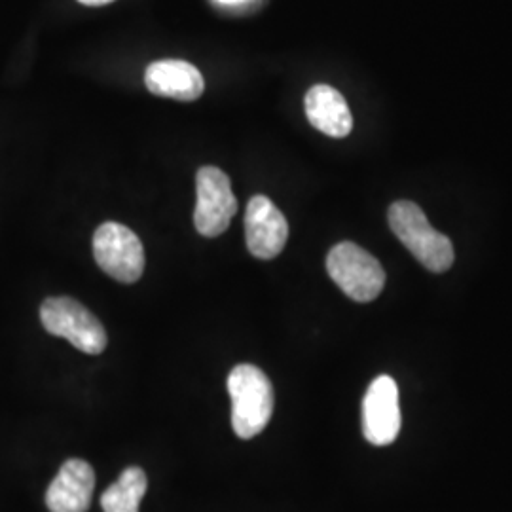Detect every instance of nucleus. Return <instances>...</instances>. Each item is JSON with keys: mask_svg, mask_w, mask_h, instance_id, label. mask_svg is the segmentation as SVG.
Wrapping results in <instances>:
<instances>
[{"mask_svg": "<svg viewBox=\"0 0 512 512\" xmlns=\"http://www.w3.org/2000/svg\"><path fill=\"white\" fill-rule=\"evenodd\" d=\"M232 399V427L239 439L260 435L274 414V387L255 365H238L228 376Z\"/></svg>", "mask_w": 512, "mask_h": 512, "instance_id": "obj_1", "label": "nucleus"}, {"mask_svg": "<svg viewBox=\"0 0 512 512\" xmlns=\"http://www.w3.org/2000/svg\"><path fill=\"white\" fill-rule=\"evenodd\" d=\"M387 219L393 234L429 272L442 274L454 264L452 241L429 224L416 203L408 200L393 203Z\"/></svg>", "mask_w": 512, "mask_h": 512, "instance_id": "obj_2", "label": "nucleus"}, {"mask_svg": "<svg viewBox=\"0 0 512 512\" xmlns=\"http://www.w3.org/2000/svg\"><path fill=\"white\" fill-rule=\"evenodd\" d=\"M40 319L52 336L69 340L74 348L88 355H99L107 348L105 327L92 311L74 298L55 296L44 300Z\"/></svg>", "mask_w": 512, "mask_h": 512, "instance_id": "obj_3", "label": "nucleus"}, {"mask_svg": "<svg viewBox=\"0 0 512 512\" xmlns=\"http://www.w3.org/2000/svg\"><path fill=\"white\" fill-rule=\"evenodd\" d=\"M327 270L332 281L355 302H370L384 291L382 264L351 241H342L330 249Z\"/></svg>", "mask_w": 512, "mask_h": 512, "instance_id": "obj_4", "label": "nucleus"}, {"mask_svg": "<svg viewBox=\"0 0 512 512\" xmlns=\"http://www.w3.org/2000/svg\"><path fill=\"white\" fill-rule=\"evenodd\" d=\"M93 255L97 266L120 283H135L145 272V247L128 226L105 222L95 230Z\"/></svg>", "mask_w": 512, "mask_h": 512, "instance_id": "obj_5", "label": "nucleus"}, {"mask_svg": "<svg viewBox=\"0 0 512 512\" xmlns=\"http://www.w3.org/2000/svg\"><path fill=\"white\" fill-rule=\"evenodd\" d=\"M196 230L205 238L224 234L238 213V200L232 192L230 177L213 165H205L196 175Z\"/></svg>", "mask_w": 512, "mask_h": 512, "instance_id": "obj_6", "label": "nucleus"}, {"mask_svg": "<svg viewBox=\"0 0 512 512\" xmlns=\"http://www.w3.org/2000/svg\"><path fill=\"white\" fill-rule=\"evenodd\" d=\"M399 387L391 376H378L363 401V433L374 446H387L401 433Z\"/></svg>", "mask_w": 512, "mask_h": 512, "instance_id": "obj_7", "label": "nucleus"}, {"mask_svg": "<svg viewBox=\"0 0 512 512\" xmlns=\"http://www.w3.org/2000/svg\"><path fill=\"white\" fill-rule=\"evenodd\" d=\"M245 239L249 253L260 260H272L285 249L289 224L270 198H251L245 213Z\"/></svg>", "mask_w": 512, "mask_h": 512, "instance_id": "obj_8", "label": "nucleus"}, {"mask_svg": "<svg viewBox=\"0 0 512 512\" xmlns=\"http://www.w3.org/2000/svg\"><path fill=\"white\" fill-rule=\"evenodd\" d=\"M95 490L93 467L84 459L63 463L46 492L50 512H88Z\"/></svg>", "mask_w": 512, "mask_h": 512, "instance_id": "obj_9", "label": "nucleus"}, {"mask_svg": "<svg viewBox=\"0 0 512 512\" xmlns=\"http://www.w3.org/2000/svg\"><path fill=\"white\" fill-rule=\"evenodd\" d=\"M148 92L177 101H196L205 90V80L198 67L183 59H160L148 65L145 73Z\"/></svg>", "mask_w": 512, "mask_h": 512, "instance_id": "obj_10", "label": "nucleus"}, {"mask_svg": "<svg viewBox=\"0 0 512 512\" xmlns=\"http://www.w3.org/2000/svg\"><path fill=\"white\" fill-rule=\"evenodd\" d=\"M306 116L311 126L332 139H344L353 129V116L344 95L327 84H317L306 93Z\"/></svg>", "mask_w": 512, "mask_h": 512, "instance_id": "obj_11", "label": "nucleus"}, {"mask_svg": "<svg viewBox=\"0 0 512 512\" xmlns=\"http://www.w3.org/2000/svg\"><path fill=\"white\" fill-rule=\"evenodd\" d=\"M147 488L145 471L141 467H128L101 495V507L105 512H139Z\"/></svg>", "mask_w": 512, "mask_h": 512, "instance_id": "obj_12", "label": "nucleus"}, {"mask_svg": "<svg viewBox=\"0 0 512 512\" xmlns=\"http://www.w3.org/2000/svg\"><path fill=\"white\" fill-rule=\"evenodd\" d=\"M78 2L86 4V6H105V4H110L114 0H78Z\"/></svg>", "mask_w": 512, "mask_h": 512, "instance_id": "obj_13", "label": "nucleus"}, {"mask_svg": "<svg viewBox=\"0 0 512 512\" xmlns=\"http://www.w3.org/2000/svg\"><path fill=\"white\" fill-rule=\"evenodd\" d=\"M220 4H228V6H234V4H241V2H247V0H219Z\"/></svg>", "mask_w": 512, "mask_h": 512, "instance_id": "obj_14", "label": "nucleus"}]
</instances>
